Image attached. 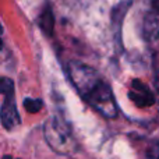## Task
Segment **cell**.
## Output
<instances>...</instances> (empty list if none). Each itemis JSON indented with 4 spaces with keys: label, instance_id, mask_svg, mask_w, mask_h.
<instances>
[{
    "label": "cell",
    "instance_id": "cell-5",
    "mask_svg": "<svg viewBox=\"0 0 159 159\" xmlns=\"http://www.w3.org/2000/svg\"><path fill=\"white\" fill-rule=\"evenodd\" d=\"M39 27L43 31L46 35H53V28H55V17H53V13L50 10L49 6L43 8L41 17H39Z\"/></svg>",
    "mask_w": 159,
    "mask_h": 159
},
{
    "label": "cell",
    "instance_id": "cell-3",
    "mask_svg": "<svg viewBox=\"0 0 159 159\" xmlns=\"http://www.w3.org/2000/svg\"><path fill=\"white\" fill-rule=\"evenodd\" d=\"M2 123L4 129L11 130L20 123V116L17 112L16 102H14V92L3 93L2 103Z\"/></svg>",
    "mask_w": 159,
    "mask_h": 159
},
{
    "label": "cell",
    "instance_id": "cell-10",
    "mask_svg": "<svg viewBox=\"0 0 159 159\" xmlns=\"http://www.w3.org/2000/svg\"><path fill=\"white\" fill-rule=\"evenodd\" d=\"M147 159H159V145H151L147 151Z\"/></svg>",
    "mask_w": 159,
    "mask_h": 159
},
{
    "label": "cell",
    "instance_id": "cell-11",
    "mask_svg": "<svg viewBox=\"0 0 159 159\" xmlns=\"http://www.w3.org/2000/svg\"><path fill=\"white\" fill-rule=\"evenodd\" d=\"M155 84H157V88L159 89V71H158V74H157V81H155Z\"/></svg>",
    "mask_w": 159,
    "mask_h": 159
},
{
    "label": "cell",
    "instance_id": "cell-7",
    "mask_svg": "<svg viewBox=\"0 0 159 159\" xmlns=\"http://www.w3.org/2000/svg\"><path fill=\"white\" fill-rule=\"evenodd\" d=\"M24 107L28 113H38L43 107V102L41 99H31L27 98L24 101Z\"/></svg>",
    "mask_w": 159,
    "mask_h": 159
},
{
    "label": "cell",
    "instance_id": "cell-4",
    "mask_svg": "<svg viewBox=\"0 0 159 159\" xmlns=\"http://www.w3.org/2000/svg\"><path fill=\"white\" fill-rule=\"evenodd\" d=\"M130 4H131V2H121L112 8V16H110L112 17V25L116 30V39H117L119 43H120V27Z\"/></svg>",
    "mask_w": 159,
    "mask_h": 159
},
{
    "label": "cell",
    "instance_id": "cell-12",
    "mask_svg": "<svg viewBox=\"0 0 159 159\" xmlns=\"http://www.w3.org/2000/svg\"><path fill=\"white\" fill-rule=\"evenodd\" d=\"M3 159H13L10 157V155H4V157H3Z\"/></svg>",
    "mask_w": 159,
    "mask_h": 159
},
{
    "label": "cell",
    "instance_id": "cell-1",
    "mask_svg": "<svg viewBox=\"0 0 159 159\" xmlns=\"http://www.w3.org/2000/svg\"><path fill=\"white\" fill-rule=\"evenodd\" d=\"M69 75L78 89L80 95L101 115L107 119L117 116V107L109 85L103 81L95 70L80 61L69 63Z\"/></svg>",
    "mask_w": 159,
    "mask_h": 159
},
{
    "label": "cell",
    "instance_id": "cell-6",
    "mask_svg": "<svg viewBox=\"0 0 159 159\" xmlns=\"http://www.w3.org/2000/svg\"><path fill=\"white\" fill-rule=\"evenodd\" d=\"M129 96L138 106H151L154 103V95L152 93H138L135 91H131L129 93Z\"/></svg>",
    "mask_w": 159,
    "mask_h": 159
},
{
    "label": "cell",
    "instance_id": "cell-8",
    "mask_svg": "<svg viewBox=\"0 0 159 159\" xmlns=\"http://www.w3.org/2000/svg\"><path fill=\"white\" fill-rule=\"evenodd\" d=\"M0 92H2V95L7 92H14V84L10 78L7 77L2 78V81H0Z\"/></svg>",
    "mask_w": 159,
    "mask_h": 159
},
{
    "label": "cell",
    "instance_id": "cell-2",
    "mask_svg": "<svg viewBox=\"0 0 159 159\" xmlns=\"http://www.w3.org/2000/svg\"><path fill=\"white\" fill-rule=\"evenodd\" d=\"M143 17V35L147 41L159 38V0H145Z\"/></svg>",
    "mask_w": 159,
    "mask_h": 159
},
{
    "label": "cell",
    "instance_id": "cell-9",
    "mask_svg": "<svg viewBox=\"0 0 159 159\" xmlns=\"http://www.w3.org/2000/svg\"><path fill=\"white\" fill-rule=\"evenodd\" d=\"M133 88H134V91H138L140 93H151L148 87L144 85L140 80H133Z\"/></svg>",
    "mask_w": 159,
    "mask_h": 159
}]
</instances>
